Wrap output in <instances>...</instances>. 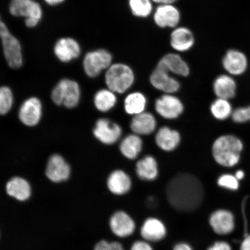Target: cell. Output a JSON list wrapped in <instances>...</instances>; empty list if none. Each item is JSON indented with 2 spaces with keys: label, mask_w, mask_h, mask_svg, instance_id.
I'll return each instance as SVG.
<instances>
[{
  "label": "cell",
  "mask_w": 250,
  "mask_h": 250,
  "mask_svg": "<svg viewBox=\"0 0 250 250\" xmlns=\"http://www.w3.org/2000/svg\"><path fill=\"white\" fill-rule=\"evenodd\" d=\"M212 116L219 121H226L231 118L234 108L231 101L227 99L217 98L210 105Z\"/></svg>",
  "instance_id": "83f0119b"
},
{
  "label": "cell",
  "mask_w": 250,
  "mask_h": 250,
  "mask_svg": "<svg viewBox=\"0 0 250 250\" xmlns=\"http://www.w3.org/2000/svg\"><path fill=\"white\" fill-rule=\"evenodd\" d=\"M110 250H125L120 243L113 242L110 243Z\"/></svg>",
  "instance_id": "ab89813d"
},
{
  "label": "cell",
  "mask_w": 250,
  "mask_h": 250,
  "mask_svg": "<svg viewBox=\"0 0 250 250\" xmlns=\"http://www.w3.org/2000/svg\"><path fill=\"white\" fill-rule=\"evenodd\" d=\"M245 149V143L239 137L225 134L217 137L212 143V157L222 167L233 168L240 164Z\"/></svg>",
  "instance_id": "7a4b0ae2"
},
{
  "label": "cell",
  "mask_w": 250,
  "mask_h": 250,
  "mask_svg": "<svg viewBox=\"0 0 250 250\" xmlns=\"http://www.w3.org/2000/svg\"><path fill=\"white\" fill-rule=\"evenodd\" d=\"M194 36L192 31L188 28H177L171 34V45L176 51L180 52L189 51L194 45Z\"/></svg>",
  "instance_id": "cb8c5ba5"
},
{
  "label": "cell",
  "mask_w": 250,
  "mask_h": 250,
  "mask_svg": "<svg viewBox=\"0 0 250 250\" xmlns=\"http://www.w3.org/2000/svg\"><path fill=\"white\" fill-rule=\"evenodd\" d=\"M143 148L142 139L136 134H129L122 141L120 151L127 159L133 160L138 156Z\"/></svg>",
  "instance_id": "4316f807"
},
{
  "label": "cell",
  "mask_w": 250,
  "mask_h": 250,
  "mask_svg": "<svg viewBox=\"0 0 250 250\" xmlns=\"http://www.w3.org/2000/svg\"><path fill=\"white\" fill-rule=\"evenodd\" d=\"M173 250H193L191 247L186 243H179L175 245Z\"/></svg>",
  "instance_id": "74e56055"
},
{
  "label": "cell",
  "mask_w": 250,
  "mask_h": 250,
  "mask_svg": "<svg viewBox=\"0 0 250 250\" xmlns=\"http://www.w3.org/2000/svg\"><path fill=\"white\" fill-rule=\"evenodd\" d=\"M81 90L78 83L73 80L64 79L59 82L51 94L56 104L68 108L76 107L80 102Z\"/></svg>",
  "instance_id": "277c9868"
},
{
  "label": "cell",
  "mask_w": 250,
  "mask_h": 250,
  "mask_svg": "<svg viewBox=\"0 0 250 250\" xmlns=\"http://www.w3.org/2000/svg\"><path fill=\"white\" fill-rule=\"evenodd\" d=\"M134 75L132 68L123 63L111 64L105 75L108 89L114 93H124L133 85Z\"/></svg>",
  "instance_id": "3957f363"
},
{
  "label": "cell",
  "mask_w": 250,
  "mask_h": 250,
  "mask_svg": "<svg viewBox=\"0 0 250 250\" xmlns=\"http://www.w3.org/2000/svg\"><path fill=\"white\" fill-rule=\"evenodd\" d=\"M180 13L171 4H162L156 8L154 15L155 23L161 28L174 27L180 21Z\"/></svg>",
  "instance_id": "2e32d148"
},
{
  "label": "cell",
  "mask_w": 250,
  "mask_h": 250,
  "mask_svg": "<svg viewBox=\"0 0 250 250\" xmlns=\"http://www.w3.org/2000/svg\"><path fill=\"white\" fill-rule=\"evenodd\" d=\"M136 170L137 176L142 180L154 181L158 176L157 162L151 156H146L137 162Z\"/></svg>",
  "instance_id": "484cf974"
},
{
  "label": "cell",
  "mask_w": 250,
  "mask_h": 250,
  "mask_svg": "<svg viewBox=\"0 0 250 250\" xmlns=\"http://www.w3.org/2000/svg\"><path fill=\"white\" fill-rule=\"evenodd\" d=\"M156 3H161L162 4H171L172 3L176 2L177 0H151Z\"/></svg>",
  "instance_id": "b9f144b4"
},
{
  "label": "cell",
  "mask_w": 250,
  "mask_h": 250,
  "mask_svg": "<svg viewBox=\"0 0 250 250\" xmlns=\"http://www.w3.org/2000/svg\"><path fill=\"white\" fill-rule=\"evenodd\" d=\"M208 250H232L229 244L224 242H218L208 248Z\"/></svg>",
  "instance_id": "d590c367"
},
{
  "label": "cell",
  "mask_w": 250,
  "mask_h": 250,
  "mask_svg": "<svg viewBox=\"0 0 250 250\" xmlns=\"http://www.w3.org/2000/svg\"><path fill=\"white\" fill-rule=\"evenodd\" d=\"M108 188L111 193L117 195H123L129 191L132 187L130 177L121 170L112 172L107 179Z\"/></svg>",
  "instance_id": "44dd1931"
},
{
  "label": "cell",
  "mask_w": 250,
  "mask_h": 250,
  "mask_svg": "<svg viewBox=\"0 0 250 250\" xmlns=\"http://www.w3.org/2000/svg\"><path fill=\"white\" fill-rule=\"evenodd\" d=\"M218 185L232 190H236L239 188V181L236 179L234 174H223L219 177L217 180Z\"/></svg>",
  "instance_id": "836d02e7"
},
{
  "label": "cell",
  "mask_w": 250,
  "mask_h": 250,
  "mask_svg": "<svg viewBox=\"0 0 250 250\" xmlns=\"http://www.w3.org/2000/svg\"><path fill=\"white\" fill-rule=\"evenodd\" d=\"M158 66L164 68L168 73L187 77L189 74V68L187 62L179 55L168 54L166 55L158 62Z\"/></svg>",
  "instance_id": "603a6c76"
},
{
  "label": "cell",
  "mask_w": 250,
  "mask_h": 250,
  "mask_svg": "<svg viewBox=\"0 0 250 250\" xmlns=\"http://www.w3.org/2000/svg\"><path fill=\"white\" fill-rule=\"evenodd\" d=\"M222 65L227 74L233 77H240L248 70L249 61L245 53L231 49L224 56Z\"/></svg>",
  "instance_id": "ba28073f"
},
{
  "label": "cell",
  "mask_w": 250,
  "mask_h": 250,
  "mask_svg": "<svg viewBox=\"0 0 250 250\" xmlns=\"http://www.w3.org/2000/svg\"><path fill=\"white\" fill-rule=\"evenodd\" d=\"M112 56L105 49H98L87 53L83 60V68L87 76H98L103 70L111 66Z\"/></svg>",
  "instance_id": "52a82bcc"
},
{
  "label": "cell",
  "mask_w": 250,
  "mask_h": 250,
  "mask_svg": "<svg viewBox=\"0 0 250 250\" xmlns=\"http://www.w3.org/2000/svg\"><path fill=\"white\" fill-rule=\"evenodd\" d=\"M55 54L61 62H69L80 56V46L76 40L71 38H62L56 42Z\"/></svg>",
  "instance_id": "ac0fdd59"
},
{
  "label": "cell",
  "mask_w": 250,
  "mask_h": 250,
  "mask_svg": "<svg viewBox=\"0 0 250 250\" xmlns=\"http://www.w3.org/2000/svg\"><path fill=\"white\" fill-rule=\"evenodd\" d=\"M234 176L236 177V179L239 181L242 180L245 177V173L243 170L239 169L236 171Z\"/></svg>",
  "instance_id": "60d3db41"
},
{
  "label": "cell",
  "mask_w": 250,
  "mask_h": 250,
  "mask_svg": "<svg viewBox=\"0 0 250 250\" xmlns=\"http://www.w3.org/2000/svg\"><path fill=\"white\" fill-rule=\"evenodd\" d=\"M45 173L47 178L52 182L60 183L69 179L71 168L61 155L55 154L49 159Z\"/></svg>",
  "instance_id": "30bf717a"
},
{
  "label": "cell",
  "mask_w": 250,
  "mask_h": 250,
  "mask_svg": "<svg viewBox=\"0 0 250 250\" xmlns=\"http://www.w3.org/2000/svg\"><path fill=\"white\" fill-rule=\"evenodd\" d=\"M155 107L159 115L167 120L177 118L184 110L180 100L171 95H164L156 100Z\"/></svg>",
  "instance_id": "8fae6325"
},
{
  "label": "cell",
  "mask_w": 250,
  "mask_h": 250,
  "mask_svg": "<svg viewBox=\"0 0 250 250\" xmlns=\"http://www.w3.org/2000/svg\"><path fill=\"white\" fill-rule=\"evenodd\" d=\"M93 250H110V243L106 240H101L96 244Z\"/></svg>",
  "instance_id": "8d00e7d4"
},
{
  "label": "cell",
  "mask_w": 250,
  "mask_h": 250,
  "mask_svg": "<svg viewBox=\"0 0 250 250\" xmlns=\"http://www.w3.org/2000/svg\"><path fill=\"white\" fill-rule=\"evenodd\" d=\"M240 250H250V235L243 240Z\"/></svg>",
  "instance_id": "f35d334b"
},
{
  "label": "cell",
  "mask_w": 250,
  "mask_h": 250,
  "mask_svg": "<svg viewBox=\"0 0 250 250\" xmlns=\"http://www.w3.org/2000/svg\"><path fill=\"white\" fill-rule=\"evenodd\" d=\"M167 228L159 219H146L141 228V235L146 242L161 241L167 235Z\"/></svg>",
  "instance_id": "e0dca14e"
},
{
  "label": "cell",
  "mask_w": 250,
  "mask_h": 250,
  "mask_svg": "<svg viewBox=\"0 0 250 250\" xmlns=\"http://www.w3.org/2000/svg\"><path fill=\"white\" fill-rule=\"evenodd\" d=\"M130 250H153L148 242L138 240L133 244Z\"/></svg>",
  "instance_id": "e575fe53"
},
{
  "label": "cell",
  "mask_w": 250,
  "mask_h": 250,
  "mask_svg": "<svg viewBox=\"0 0 250 250\" xmlns=\"http://www.w3.org/2000/svg\"><path fill=\"white\" fill-rule=\"evenodd\" d=\"M48 4L51 5H55L63 2L64 0H44Z\"/></svg>",
  "instance_id": "7bdbcfd3"
},
{
  "label": "cell",
  "mask_w": 250,
  "mask_h": 250,
  "mask_svg": "<svg viewBox=\"0 0 250 250\" xmlns=\"http://www.w3.org/2000/svg\"><path fill=\"white\" fill-rule=\"evenodd\" d=\"M146 99L145 95L140 92H133L126 96L124 102V107L126 113L137 115L145 111Z\"/></svg>",
  "instance_id": "f1b7e54d"
},
{
  "label": "cell",
  "mask_w": 250,
  "mask_h": 250,
  "mask_svg": "<svg viewBox=\"0 0 250 250\" xmlns=\"http://www.w3.org/2000/svg\"><path fill=\"white\" fill-rule=\"evenodd\" d=\"M13 103V94L11 89L7 86L0 87V115L7 114Z\"/></svg>",
  "instance_id": "1f68e13d"
},
{
  "label": "cell",
  "mask_w": 250,
  "mask_h": 250,
  "mask_svg": "<svg viewBox=\"0 0 250 250\" xmlns=\"http://www.w3.org/2000/svg\"><path fill=\"white\" fill-rule=\"evenodd\" d=\"M151 85L161 91L168 94L175 93L180 89V83L164 68L158 66L150 76Z\"/></svg>",
  "instance_id": "9a60e30c"
},
{
  "label": "cell",
  "mask_w": 250,
  "mask_h": 250,
  "mask_svg": "<svg viewBox=\"0 0 250 250\" xmlns=\"http://www.w3.org/2000/svg\"><path fill=\"white\" fill-rule=\"evenodd\" d=\"M210 224L214 232L219 234H227L232 232L234 228V217L230 212L219 210L212 213Z\"/></svg>",
  "instance_id": "d6986e66"
},
{
  "label": "cell",
  "mask_w": 250,
  "mask_h": 250,
  "mask_svg": "<svg viewBox=\"0 0 250 250\" xmlns=\"http://www.w3.org/2000/svg\"><path fill=\"white\" fill-rule=\"evenodd\" d=\"M230 119L236 124L250 123V104L234 108Z\"/></svg>",
  "instance_id": "d6a6232c"
},
{
  "label": "cell",
  "mask_w": 250,
  "mask_h": 250,
  "mask_svg": "<svg viewBox=\"0 0 250 250\" xmlns=\"http://www.w3.org/2000/svg\"><path fill=\"white\" fill-rule=\"evenodd\" d=\"M122 130L120 125L106 118L97 121L93 129V134L101 143L106 145H112L118 142L121 136Z\"/></svg>",
  "instance_id": "9c48e42d"
},
{
  "label": "cell",
  "mask_w": 250,
  "mask_h": 250,
  "mask_svg": "<svg viewBox=\"0 0 250 250\" xmlns=\"http://www.w3.org/2000/svg\"><path fill=\"white\" fill-rule=\"evenodd\" d=\"M42 107L38 98H30L21 105L19 117L24 125L34 126L39 123L42 117Z\"/></svg>",
  "instance_id": "7c38bea8"
},
{
  "label": "cell",
  "mask_w": 250,
  "mask_h": 250,
  "mask_svg": "<svg viewBox=\"0 0 250 250\" xmlns=\"http://www.w3.org/2000/svg\"><path fill=\"white\" fill-rule=\"evenodd\" d=\"M109 227L115 236L125 238L132 235L135 230L136 225L132 217L123 211H118L109 220Z\"/></svg>",
  "instance_id": "4fadbf2b"
},
{
  "label": "cell",
  "mask_w": 250,
  "mask_h": 250,
  "mask_svg": "<svg viewBox=\"0 0 250 250\" xmlns=\"http://www.w3.org/2000/svg\"><path fill=\"white\" fill-rule=\"evenodd\" d=\"M167 195L168 202L174 208L190 212L202 204L204 189L198 178L188 173H181L168 182Z\"/></svg>",
  "instance_id": "6da1fadb"
},
{
  "label": "cell",
  "mask_w": 250,
  "mask_h": 250,
  "mask_svg": "<svg viewBox=\"0 0 250 250\" xmlns=\"http://www.w3.org/2000/svg\"><path fill=\"white\" fill-rule=\"evenodd\" d=\"M180 140V133L167 126L159 129L155 136L156 145L165 151H171L176 149L179 145Z\"/></svg>",
  "instance_id": "d4e9b609"
},
{
  "label": "cell",
  "mask_w": 250,
  "mask_h": 250,
  "mask_svg": "<svg viewBox=\"0 0 250 250\" xmlns=\"http://www.w3.org/2000/svg\"><path fill=\"white\" fill-rule=\"evenodd\" d=\"M9 11L15 17L26 18L25 23L29 27L36 26L42 15V7L34 0H11Z\"/></svg>",
  "instance_id": "8992f818"
},
{
  "label": "cell",
  "mask_w": 250,
  "mask_h": 250,
  "mask_svg": "<svg viewBox=\"0 0 250 250\" xmlns=\"http://www.w3.org/2000/svg\"><path fill=\"white\" fill-rule=\"evenodd\" d=\"M117 97L109 89H102L96 93L94 104L97 109L101 112H107L116 104Z\"/></svg>",
  "instance_id": "f546056e"
},
{
  "label": "cell",
  "mask_w": 250,
  "mask_h": 250,
  "mask_svg": "<svg viewBox=\"0 0 250 250\" xmlns=\"http://www.w3.org/2000/svg\"><path fill=\"white\" fill-rule=\"evenodd\" d=\"M156 121L154 115L143 112L136 115L130 123V128L137 135H149L154 132Z\"/></svg>",
  "instance_id": "7402d4cb"
},
{
  "label": "cell",
  "mask_w": 250,
  "mask_h": 250,
  "mask_svg": "<svg viewBox=\"0 0 250 250\" xmlns=\"http://www.w3.org/2000/svg\"><path fill=\"white\" fill-rule=\"evenodd\" d=\"M0 37L6 61L9 66L14 69L21 67L23 63L21 43L18 39L9 32L8 27L1 21V17Z\"/></svg>",
  "instance_id": "5b68a950"
},
{
  "label": "cell",
  "mask_w": 250,
  "mask_h": 250,
  "mask_svg": "<svg viewBox=\"0 0 250 250\" xmlns=\"http://www.w3.org/2000/svg\"><path fill=\"white\" fill-rule=\"evenodd\" d=\"M129 7L132 14L139 18H146L151 14V0H129Z\"/></svg>",
  "instance_id": "4dcf8cb0"
},
{
  "label": "cell",
  "mask_w": 250,
  "mask_h": 250,
  "mask_svg": "<svg viewBox=\"0 0 250 250\" xmlns=\"http://www.w3.org/2000/svg\"><path fill=\"white\" fill-rule=\"evenodd\" d=\"M6 192L9 196L20 202L29 200L31 195V187L26 180L20 177L12 178L6 185Z\"/></svg>",
  "instance_id": "ffe728a7"
},
{
  "label": "cell",
  "mask_w": 250,
  "mask_h": 250,
  "mask_svg": "<svg viewBox=\"0 0 250 250\" xmlns=\"http://www.w3.org/2000/svg\"><path fill=\"white\" fill-rule=\"evenodd\" d=\"M212 90L217 98L232 101L237 93V83L234 77L228 74L217 77L212 84Z\"/></svg>",
  "instance_id": "5bb4252c"
}]
</instances>
